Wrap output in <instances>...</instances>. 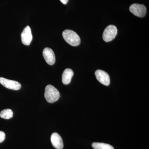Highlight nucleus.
<instances>
[{"instance_id":"9","label":"nucleus","mask_w":149,"mask_h":149,"mask_svg":"<svg viewBox=\"0 0 149 149\" xmlns=\"http://www.w3.org/2000/svg\"><path fill=\"white\" fill-rule=\"evenodd\" d=\"M51 141L53 146L56 149H63V143L61 137L56 133L52 134L51 137Z\"/></svg>"},{"instance_id":"14","label":"nucleus","mask_w":149,"mask_h":149,"mask_svg":"<svg viewBox=\"0 0 149 149\" xmlns=\"http://www.w3.org/2000/svg\"><path fill=\"white\" fill-rule=\"evenodd\" d=\"M60 1H61L62 3L64 4H66L68 1V0H60Z\"/></svg>"},{"instance_id":"10","label":"nucleus","mask_w":149,"mask_h":149,"mask_svg":"<svg viewBox=\"0 0 149 149\" xmlns=\"http://www.w3.org/2000/svg\"><path fill=\"white\" fill-rule=\"evenodd\" d=\"M74 74V72L72 69L67 68L63 71L62 77L63 83L64 85L69 84L71 82V79Z\"/></svg>"},{"instance_id":"3","label":"nucleus","mask_w":149,"mask_h":149,"mask_svg":"<svg viewBox=\"0 0 149 149\" xmlns=\"http://www.w3.org/2000/svg\"><path fill=\"white\" fill-rule=\"evenodd\" d=\"M117 32V27L115 25H109L104 29L103 34V40L106 42H110L116 37Z\"/></svg>"},{"instance_id":"8","label":"nucleus","mask_w":149,"mask_h":149,"mask_svg":"<svg viewBox=\"0 0 149 149\" xmlns=\"http://www.w3.org/2000/svg\"><path fill=\"white\" fill-rule=\"evenodd\" d=\"M43 55L46 62L49 65H53L56 61L55 55L53 51L49 48H45L43 51Z\"/></svg>"},{"instance_id":"13","label":"nucleus","mask_w":149,"mask_h":149,"mask_svg":"<svg viewBox=\"0 0 149 149\" xmlns=\"http://www.w3.org/2000/svg\"><path fill=\"white\" fill-rule=\"evenodd\" d=\"M6 138L5 133L3 131H0V143H2L4 141Z\"/></svg>"},{"instance_id":"12","label":"nucleus","mask_w":149,"mask_h":149,"mask_svg":"<svg viewBox=\"0 0 149 149\" xmlns=\"http://www.w3.org/2000/svg\"><path fill=\"white\" fill-rule=\"evenodd\" d=\"M13 111L10 109L3 110L0 113V117L5 119H9L13 117Z\"/></svg>"},{"instance_id":"4","label":"nucleus","mask_w":149,"mask_h":149,"mask_svg":"<svg viewBox=\"0 0 149 149\" xmlns=\"http://www.w3.org/2000/svg\"><path fill=\"white\" fill-rule=\"evenodd\" d=\"M130 12L138 17H143L146 15L147 9L143 5L134 3L131 5L129 8Z\"/></svg>"},{"instance_id":"2","label":"nucleus","mask_w":149,"mask_h":149,"mask_svg":"<svg viewBox=\"0 0 149 149\" xmlns=\"http://www.w3.org/2000/svg\"><path fill=\"white\" fill-rule=\"evenodd\" d=\"M45 98L49 103H52L58 100L60 97V93L58 90L53 85H47L45 93Z\"/></svg>"},{"instance_id":"11","label":"nucleus","mask_w":149,"mask_h":149,"mask_svg":"<svg viewBox=\"0 0 149 149\" xmlns=\"http://www.w3.org/2000/svg\"><path fill=\"white\" fill-rule=\"evenodd\" d=\"M92 147L94 149H114V148L109 144L104 143H94Z\"/></svg>"},{"instance_id":"1","label":"nucleus","mask_w":149,"mask_h":149,"mask_svg":"<svg viewBox=\"0 0 149 149\" xmlns=\"http://www.w3.org/2000/svg\"><path fill=\"white\" fill-rule=\"evenodd\" d=\"M63 37L67 43L73 47L79 45L80 38L76 32L70 29H66L63 32Z\"/></svg>"},{"instance_id":"7","label":"nucleus","mask_w":149,"mask_h":149,"mask_svg":"<svg viewBox=\"0 0 149 149\" xmlns=\"http://www.w3.org/2000/svg\"><path fill=\"white\" fill-rule=\"evenodd\" d=\"M21 36L22 44L25 45H29L32 40V32L29 26H26L24 28L22 32Z\"/></svg>"},{"instance_id":"6","label":"nucleus","mask_w":149,"mask_h":149,"mask_svg":"<svg viewBox=\"0 0 149 149\" xmlns=\"http://www.w3.org/2000/svg\"><path fill=\"white\" fill-rule=\"evenodd\" d=\"M97 80L102 84L106 86H108L110 83V79L107 72L101 70H98L95 72Z\"/></svg>"},{"instance_id":"5","label":"nucleus","mask_w":149,"mask_h":149,"mask_svg":"<svg viewBox=\"0 0 149 149\" xmlns=\"http://www.w3.org/2000/svg\"><path fill=\"white\" fill-rule=\"evenodd\" d=\"M0 83L6 88L15 91L19 90L21 88V84L17 81L8 80L4 77H0Z\"/></svg>"}]
</instances>
